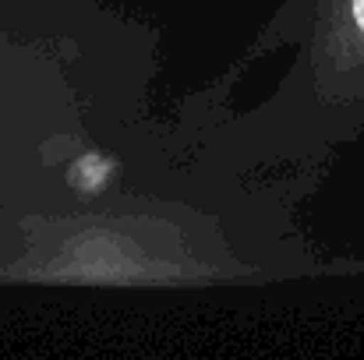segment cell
Wrapping results in <instances>:
<instances>
[{"mask_svg": "<svg viewBox=\"0 0 364 360\" xmlns=\"http://www.w3.org/2000/svg\"><path fill=\"white\" fill-rule=\"evenodd\" d=\"M159 32L110 0H0V223L68 202L71 159L152 120Z\"/></svg>", "mask_w": 364, "mask_h": 360, "instance_id": "2", "label": "cell"}, {"mask_svg": "<svg viewBox=\"0 0 364 360\" xmlns=\"http://www.w3.org/2000/svg\"><path fill=\"white\" fill-rule=\"evenodd\" d=\"M166 120L198 163L315 187L364 134V0H279L241 57Z\"/></svg>", "mask_w": 364, "mask_h": 360, "instance_id": "3", "label": "cell"}, {"mask_svg": "<svg viewBox=\"0 0 364 360\" xmlns=\"http://www.w3.org/2000/svg\"><path fill=\"white\" fill-rule=\"evenodd\" d=\"M308 184L244 177L184 148L92 202L50 205L0 223L4 286L216 290L322 276L297 223Z\"/></svg>", "mask_w": 364, "mask_h": 360, "instance_id": "1", "label": "cell"}]
</instances>
